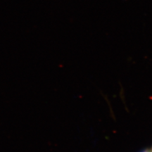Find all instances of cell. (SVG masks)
I'll list each match as a JSON object with an SVG mask.
<instances>
[{
  "mask_svg": "<svg viewBox=\"0 0 152 152\" xmlns=\"http://www.w3.org/2000/svg\"><path fill=\"white\" fill-rule=\"evenodd\" d=\"M140 152H150V149H145Z\"/></svg>",
  "mask_w": 152,
  "mask_h": 152,
  "instance_id": "obj_1",
  "label": "cell"
},
{
  "mask_svg": "<svg viewBox=\"0 0 152 152\" xmlns=\"http://www.w3.org/2000/svg\"><path fill=\"white\" fill-rule=\"evenodd\" d=\"M150 152H152V148H151V150H150Z\"/></svg>",
  "mask_w": 152,
  "mask_h": 152,
  "instance_id": "obj_2",
  "label": "cell"
}]
</instances>
